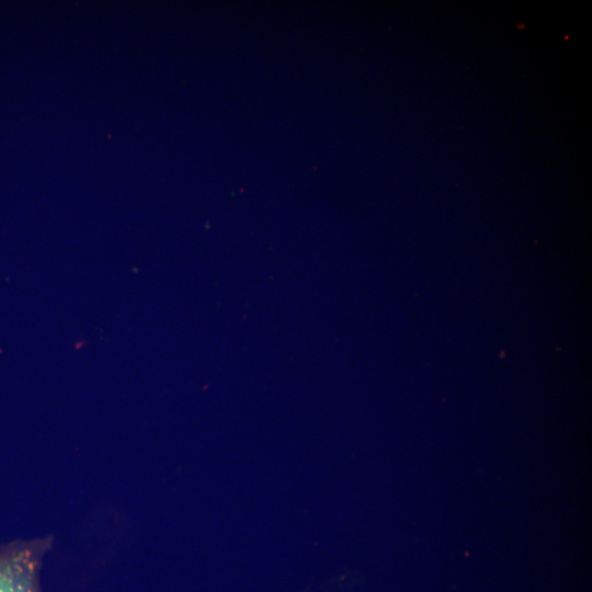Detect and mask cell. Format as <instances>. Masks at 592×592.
Returning a JSON list of instances; mask_svg holds the SVG:
<instances>
[{
    "label": "cell",
    "mask_w": 592,
    "mask_h": 592,
    "mask_svg": "<svg viewBox=\"0 0 592 592\" xmlns=\"http://www.w3.org/2000/svg\"><path fill=\"white\" fill-rule=\"evenodd\" d=\"M48 539L15 542L0 549V592H41L39 569Z\"/></svg>",
    "instance_id": "1"
}]
</instances>
